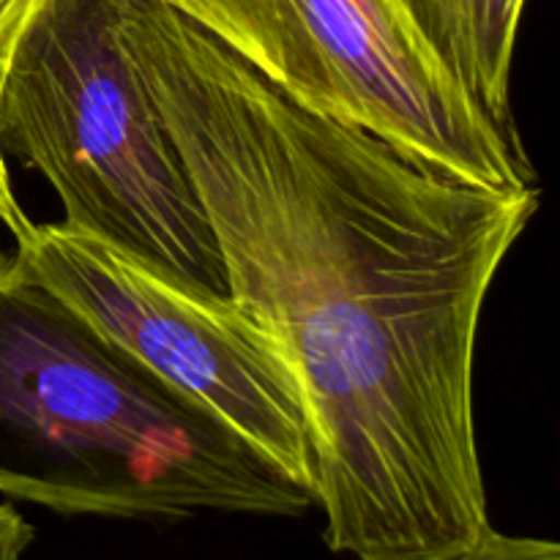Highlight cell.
I'll return each mask as SVG.
<instances>
[{
  "label": "cell",
  "mask_w": 560,
  "mask_h": 560,
  "mask_svg": "<svg viewBox=\"0 0 560 560\" xmlns=\"http://www.w3.org/2000/svg\"><path fill=\"white\" fill-rule=\"evenodd\" d=\"M115 27L217 238L230 299L306 399L323 539L448 560L492 530L474 413L481 312L541 191L424 167L312 113L162 0Z\"/></svg>",
  "instance_id": "6da1fadb"
},
{
  "label": "cell",
  "mask_w": 560,
  "mask_h": 560,
  "mask_svg": "<svg viewBox=\"0 0 560 560\" xmlns=\"http://www.w3.org/2000/svg\"><path fill=\"white\" fill-rule=\"evenodd\" d=\"M0 495L66 517H301L310 492L0 249Z\"/></svg>",
  "instance_id": "7a4b0ae2"
},
{
  "label": "cell",
  "mask_w": 560,
  "mask_h": 560,
  "mask_svg": "<svg viewBox=\"0 0 560 560\" xmlns=\"http://www.w3.org/2000/svg\"><path fill=\"white\" fill-rule=\"evenodd\" d=\"M0 151L58 191L63 222L230 295L217 238L115 27V0H36L0 80Z\"/></svg>",
  "instance_id": "3957f363"
},
{
  "label": "cell",
  "mask_w": 560,
  "mask_h": 560,
  "mask_svg": "<svg viewBox=\"0 0 560 560\" xmlns=\"http://www.w3.org/2000/svg\"><path fill=\"white\" fill-rule=\"evenodd\" d=\"M312 113L359 126L424 167L498 191L536 186L399 0H162Z\"/></svg>",
  "instance_id": "277c9868"
},
{
  "label": "cell",
  "mask_w": 560,
  "mask_h": 560,
  "mask_svg": "<svg viewBox=\"0 0 560 560\" xmlns=\"http://www.w3.org/2000/svg\"><path fill=\"white\" fill-rule=\"evenodd\" d=\"M16 252L44 288L109 342L312 495V430L299 377L230 295L184 282L66 222H31Z\"/></svg>",
  "instance_id": "5b68a950"
},
{
  "label": "cell",
  "mask_w": 560,
  "mask_h": 560,
  "mask_svg": "<svg viewBox=\"0 0 560 560\" xmlns=\"http://www.w3.org/2000/svg\"><path fill=\"white\" fill-rule=\"evenodd\" d=\"M410 25L495 124L512 126L509 91L525 0H399Z\"/></svg>",
  "instance_id": "8992f818"
},
{
  "label": "cell",
  "mask_w": 560,
  "mask_h": 560,
  "mask_svg": "<svg viewBox=\"0 0 560 560\" xmlns=\"http://www.w3.org/2000/svg\"><path fill=\"white\" fill-rule=\"evenodd\" d=\"M448 560H560V547L550 539L506 536L492 528L479 545Z\"/></svg>",
  "instance_id": "52a82bcc"
},
{
  "label": "cell",
  "mask_w": 560,
  "mask_h": 560,
  "mask_svg": "<svg viewBox=\"0 0 560 560\" xmlns=\"http://www.w3.org/2000/svg\"><path fill=\"white\" fill-rule=\"evenodd\" d=\"M33 525L14 509V503H0V560H22L33 545Z\"/></svg>",
  "instance_id": "ba28073f"
},
{
  "label": "cell",
  "mask_w": 560,
  "mask_h": 560,
  "mask_svg": "<svg viewBox=\"0 0 560 560\" xmlns=\"http://www.w3.org/2000/svg\"><path fill=\"white\" fill-rule=\"evenodd\" d=\"M33 3L36 0H0V80H3L5 60H9L11 47H14L16 33H20Z\"/></svg>",
  "instance_id": "9c48e42d"
},
{
  "label": "cell",
  "mask_w": 560,
  "mask_h": 560,
  "mask_svg": "<svg viewBox=\"0 0 560 560\" xmlns=\"http://www.w3.org/2000/svg\"><path fill=\"white\" fill-rule=\"evenodd\" d=\"M0 222L14 233V238H20L27 228H31V219L25 217V211L16 202L14 189H11L9 167H5L3 151H0Z\"/></svg>",
  "instance_id": "30bf717a"
}]
</instances>
